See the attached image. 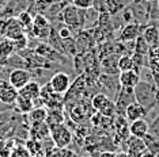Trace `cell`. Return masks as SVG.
I'll list each match as a JSON object with an SVG mask.
<instances>
[{"label":"cell","instance_id":"obj_1","mask_svg":"<svg viewBox=\"0 0 159 157\" xmlns=\"http://www.w3.org/2000/svg\"><path fill=\"white\" fill-rule=\"evenodd\" d=\"M135 98L136 102L140 103L147 112L150 108H152L155 104L159 103V91L155 83L140 80L135 87Z\"/></svg>","mask_w":159,"mask_h":157},{"label":"cell","instance_id":"obj_2","mask_svg":"<svg viewBox=\"0 0 159 157\" xmlns=\"http://www.w3.org/2000/svg\"><path fill=\"white\" fill-rule=\"evenodd\" d=\"M97 83L99 85L101 92L106 94L111 100H116L118 92L121 90V84L118 80V74H109V73H101Z\"/></svg>","mask_w":159,"mask_h":157},{"label":"cell","instance_id":"obj_3","mask_svg":"<svg viewBox=\"0 0 159 157\" xmlns=\"http://www.w3.org/2000/svg\"><path fill=\"white\" fill-rule=\"evenodd\" d=\"M50 138L59 148H68L74 140V134L64 123L50 127Z\"/></svg>","mask_w":159,"mask_h":157},{"label":"cell","instance_id":"obj_4","mask_svg":"<svg viewBox=\"0 0 159 157\" xmlns=\"http://www.w3.org/2000/svg\"><path fill=\"white\" fill-rule=\"evenodd\" d=\"M136 102L135 98V88L131 87H121L120 92H118L117 98L114 100L116 104V111H117V115L125 117V110L131 103Z\"/></svg>","mask_w":159,"mask_h":157},{"label":"cell","instance_id":"obj_5","mask_svg":"<svg viewBox=\"0 0 159 157\" xmlns=\"http://www.w3.org/2000/svg\"><path fill=\"white\" fill-rule=\"evenodd\" d=\"M75 42H76L78 54H84L87 52H91L97 46V42L93 37L91 30H84V28L75 35Z\"/></svg>","mask_w":159,"mask_h":157},{"label":"cell","instance_id":"obj_6","mask_svg":"<svg viewBox=\"0 0 159 157\" xmlns=\"http://www.w3.org/2000/svg\"><path fill=\"white\" fill-rule=\"evenodd\" d=\"M147 26V24H146ZM143 26V24L140 23H136V22H132V23H126L124 24L120 31L117 33V41L120 42H129V41H135V39L139 37V35H142L143 33V28L146 27Z\"/></svg>","mask_w":159,"mask_h":157},{"label":"cell","instance_id":"obj_7","mask_svg":"<svg viewBox=\"0 0 159 157\" xmlns=\"http://www.w3.org/2000/svg\"><path fill=\"white\" fill-rule=\"evenodd\" d=\"M52 90L60 95H64L71 87V76L66 72H56L49 80Z\"/></svg>","mask_w":159,"mask_h":157},{"label":"cell","instance_id":"obj_8","mask_svg":"<svg viewBox=\"0 0 159 157\" xmlns=\"http://www.w3.org/2000/svg\"><path fill=\"white\" fill-rule=\"evenodd\" d=\"M30 80H33L31 72L29 69H25V68H15V69H11V72L8 74V81L16 88V90H20L22 87H25Z\"/></svg>","mask_w":159,"mask_h":157},{"label":"cell","instance_id":"obj_9","mask_svg":"<svg viewBox=\"0 0 159 157\" xmlns=\"http://www.w3.org/2000/svg\"><path fill=\"white\" fill-rule=\"evenodd\" d=\"M18 96H19V91L8 80H0V102L8 106H14Z\"/></svg>","mask_w":159,"mask_h":157},{"label":"cell","instance_id":"obj_10","mask_svg":"<svg viewBox=\"0 0 159 157\" xmlns=\"http://www.w3.org/2000/svg\"><path fill=\"white\" fill-rule=\"evenodd\" d=\"M8 22V26H7V34H6V38L11 39V41H15V39H19L26 35V28L22 23L19 22L16 16L14 18H8L7 19Z\"/></svg>","mask_w":159,"mask_h":157},{"label":"cell","instance_id":"obj_11","mask_svg":"<svg viewBox=\"0 0 159 157\" xmlns=\"http://www.w3.org/2000/svg\"><path fill=\"white\" fill-rule=\"evenodd\" d=\"M120 57L121 54H118V53H111V54L102 58L99 61L101 72L109 73V74H120V69H118V60H120Z\"/></svg>","mask_w":159,"mask_h":157},{"label":"cell","instance_id":"obj_12","mask_svg":"<svg viewBox=\"0 0 159 157\" xmlns=\"http://www.w3.org/2000/svg\"><path fill=\"white\" fill-rule=\"evenodd\" d=\"M50 135V127L46 122H35L31 123L29 127V137L35 138V140H45Z\"/></svg>","mask_w":159,"mask_h":157},{"label":"cell","instance_id":"obj_13","mask_svg":"<svg viewBox=\"0 0 159 157\" xmlns=\"http://www.w3.org/2000/svg\"><path fill=\"white\" fill-rule=\"evenodd\" d=\"M143 38L147 41L150 46L159 45V26L155 22H150L143 28Z\"/></svg>","mask_w":159,"mask_h":157},{"label":"cell","instance_id":"obj_14","mask_svg":"<svg viewBox=\"0 0 159 157\" xmlns=\"http://www.w3.org/2000/svg\"><path fill=\"white\" fill-rule=\"evenodd\" d=\"M18 91H19L20 96H25V98H29V99H31V100H34V99L39 98V94H41V84L35 80H30L25 87H22Z\"/></svg>","mask_w":159,"mask_h":157},{"label":"cell","instance_id":"obj_15","mask_svg":"<svg viewBox=\"0 0 159 157\" xmlns=\"http://www.w3.org/2000/svg\"><path fill=\"white\" fill-rule=\"evenodd\" d=\"M146 117V108L137 102L131 103L125 110V118L129 122H133V121L142 119V118Z\"/></svg>","mask_w":159,"mask_h":157},{"label":"cell","instance_id":"obj_16","mask_svg":"<svg viewBox=\"0 0 159 157\" xmlns=\"http://www.w3.org/2000/svg\"><path fill=\"white\" fill-rule=\"evenodd\" d=\"M129 134L135 135V137L139 138H144V135L148 134V129H150V123L147 122L144 118L142 119L133 121V122H129Z\"/></svg>","mask_w":159,"mask_h":157},{"label":"cell","instance_id":"obj_17","mask_svg":"<svg viewBox=\"0 0 159 157\" xmlns=\"http://www.w3.org/2000/svg\"><path fill=\"white\" fill-rule=\"evenodd\" d=\"M15 46H14V42L8 38H3L0 41V64L2 65H6L8 58L11 57L14 53H15Z\"/></svg>","mask_w":159,"mask_h":157},{"label":"cell","instance_id":"obj_18","mask_svg":"<svg viewBox=\"0 0 159 157\" xmlns=\"http://www.w3.org/2000/svg\"><path fill=\"white\" fill-rule=\"evenodd\" d=\"M118 80H120L121 87H131L135 88L136 84L140 81V74L136 72V70H124L118 74Z\"/></svg>","mask_w":159,"mask_h":157},{"label":"cell","instance_id":"obj_19","mask_svg":"<svg viewBox=\"0 0 159 157\" xmlns=\"http://www.w3.org/2000/svg\"><path fill=\"white\" fill-rule=\"evenodd\" d=\"M113 100L107 96L106 94H103V92H98V94H95L91 98V107L93 110H95V111L101 112L102 110H105L107 106H110Z\"/></svg>","mask_w":159,"mask_h":157},{"label":"cell","instance_id":"obj_20","mask_svg":"<svg viewBox=\"0 0 159 157\" xmlns=\"http://www.w3.org/2000/svg\"><path fill=\"white\" fill-rule=\"evenodd\" d=\"M101 12H98L97 10L91 8L84 10V30H93L94 27L98 26V20H99Z\"/></svg>","mask_w":159,"mask_h":157},{"label":"cell","instance_id":"obj_21","mask_svg":"<svg viewBox=\"0 0 159 157\" xmlns=\"http://www.w3.org/2000/svg\"><path fill=\"white\" fill-rule=\"evenodd\" d=\"M14 107H15V110L19 114H22V115H27V114L34 108V102L31 100V99L25 98V96L19 95L16 98V102H15V104H14Z\"/></svg>","mask_w":159,"mask_h":157},{"label":"cell","instance_id":"obj_22","mask_svg":"<svg viewBox=\"0 0 159 157\" xmlns=\"http://www.w3.org/2000/svg\"><path fill=\"white\" fill-rule=\"evenodd\" d=\"M46 123L49 127L57 126V125L64 123V112L61 108H52L48 110V115H46Z\"/></svg>","mask_w":159,"mask_h":157},{"label":"cell","instance_id":"obj_23","mask_svg":"<svg viewBox=\"0 0 159 157\" xmlns=\"http://www.w3.org/2000/svg\"><path fill=\"white\" fill-rule=\"evenodd\" d=\"M46 115H48V108H46V107H34L26 117L31 125L35 122H45Z\"/></svg>","mask_w":159,"mask_h":157},{"label":"cell","instance_id":"obj_24","mask_svg":"<svg viewBox=\"0 0 159 157\" xmlns=\"http://www.w3.org/2000/svg\"><path fill=\"white\" fill-rule=\"evenodd\" d=\"M45 157H79L68 148H59V146H53V148L48 149L44 152Z\"/></svg>","mask_w":159,"mask_h":157},{"label":"cell","instance_id":"obj_25","mask_svg":"<svg viewBox=\"0 0 159 157\" xmlns=\"http://www.w3.org/2000/svg\"><path fill=\"white\" fill-rule=\"evenodd\" d=\"M25 146L27 148V151L30 152L31 157L37 156V155H44V149H42V141L35 140V138H27L25 141Z\"/></svg>","mask_w":159,"mask_h":157},{"label":"cell","instance_id":"obj_26","mask_svg":"<svg viewBox=\"0 0 159 157\" xmlns=\"http://www.w3.org/2000/svg\"><path fill=\"white\" fill-rule=\"evenodd\" d=\"M15 138H0V157H10L15 148Z\"/></svg>","mask_w":159,"mask_h":157},{"label":"cell","instance_id":"obj_27","mask_svg":"<svg viewBox=\"0 0 159 157\" xmlns=\"http://www.w3.org/2000/svg\"><path fill=\"white\" fill-rule=\"evenodd\" d=\"M106 2H107V12H109L111 16L120 14L122 10L128 6L126 0H106Z\"/></svg>","mask_w":159,"mask_h":157},{"label":"cell","instance_id":"obj_28","mask_svg":"<svg viewBox=\"0 0 159 157\" xmlns=\"http://www.w3.org/2000/svg\"><path fill=\"white\" fill-rule=\"evenodd\" d=\"M151 46L147 44V41L143 38V35H139L135 39V53H139V54L143 56H148V52H150Z\"/></svg>","mask_w":159,"mask_h":157},{"label":"cell","instance_id":"obj_29","mask_svg":"<svg viewBox=\"0 0 159 157\" xmlns=\"http://www.w3.org/2000/svg\"><path fill=\"white\" fill-rule=\"evenodd\" d=\"M133 58L132 54H121L120 60H118V69H120V73L124 72V70H131L133 69Z\"/></svg>","mask_w":159,"mask_h":157},{"label":"cell","instance_id":"obj_30","mask_svg":"<svg viewBox=\"0 0 159 157\" xmlns=\"http://www.w3.org/2000/svg\"><path fill=\"white\" fill-rule=\"evenodd\" d=\"M18 19H19V22L23 24L25 28H30L31 27V24H33V19H34V15L31 14L30 11H27V10H23L22 12H19L18 14Z\"/></svg>","mask_w":159,"mask_h":157},{"label":"cell","instance_id":"obj_31","mask_svg":"<svg viewBox=\"0 0 159 157\" xmlns=\"http://www.w3.org/2000/svg\"><path fill=\"white\" fill-rule=\"evenodd\" d=\"M10 157H31V155L25 145H15Z\"/></svg>","mask_w":159,"mask_h":157},{"label":"cell","instance_id":"obj_32","mask_svg":"<svg viewBox=\"0 0 159 157\" xmlns=\"http://www.w3.org/2000/svg\"><path fill=\"white\" fill-rule=\"evenodd\" d=\"M93 8L98 12H107V2L106 0H93Z\"/></svg>","mask_w":159,"mask_h":157},{"label":"cell","instance_id":"obj_33","mask_svg":"<svg viewBox=\"0 0 159 157\" xmlns=\"http://www.w3.org/2000/svg\"><path fill=\"white\" fill-rule=\"evenodd\" d=\"M72 4L80 10H87L93 7V0H72Z\"/></svg>","mask_w":159,"mask_h":157},{"label":"cell","instance_id":"obj_34","mask_svg":"<svg viewBox=\"0 0 159 157\" xmlns=\"http://www.w3.org/2000/svg\"><path fill=\"white\" fill-rule=\"evenodd\" d=\"M148 133L152 134L155 138H159V118H157L154 122L150 123V129H148Z\"/></svg>","mask_w":159,"mask_h":157},{"label":"cell","instance_id":"obj_35","mask_svg":"<svg viewBox=\"0 0 159 157\" xmlns=\"http://www.w3.org/2000/svg\"><path fill=\"white\" fill-rule=\"evenodd\" d=\"M7 26H8V22H7L6 18H0V37L2 38H6Z\"/></svg>","mask_w":159,"mask_h":157},{"label":"cell","instance_id":"obj_36","mask_svg":"<svg viewBox=\"0 0 159 157\" xmlns=\"http://www.w3.org/2000/svg\"><path fill=\"white\" fill-rule=\"evenodd\" d=\"M116 153L114 151H105V152H101L98 157H116Z\"/></svg>","mask_w":159,"mask_h":157},{"label":"cell","instance_id":"obj_37","mask_svg":"<svg viewBox=\"0 0 159 157\" xmlns=\"http://www.w3.org/2000/svg\"><path fill=\"white\" fill-rule=\"evenodd\" d=\"M152 76H154V83H155V85H157V88L159 91V72H157V70H152Z\"/></svg>","mask_w":159,"mask_h":157},{"label":"cell","instance_id":"obj_38","mask_svg":"<svg viewBox=\"0 0 159 157\" xmlns=\"http://www.w3.org/2000/svg\"><path fill=\"white\" fill-rule=\"evenodd\" d=\"M140 157H157V156H155L151 151H148V149H146V151H144V152L142 153V156H140Z\"/></svg>","mask_w":159,"mask_h":157},{"label":"cell","instance_id":"obj_39","mask_svg":"<svg viewBox=\"0 0 159 157\" xmlns=\"http://www.w3.org/2000/svg\"><path fill=\"white\" fill-rule=\"evenodd\" d=\"M6 4H7V0H0V12L3 11V8L6 7Z\"/></svg>","mask_w":159,"mask_h":157},{"label":"cell","instance_id":"obj_40","mask_svg":"<svg viewBox=\"0 0 159 157\" xmlns=\"http://www.w3.org/2000/svg\"><path fill=\"white\" fill-rule=\"evenodd\" d=\"M116 157H128V155H126L125 152H121V153H117V155H116Z\"/></svg>","mask_w":159,"mask_h":157},{"label":"cell","instance_id":"obj_41","mask_svg":"<svg viewBox=\"0 0 159 157\" xmlns=\"http://www.w3.org/2000/svg\"><path fill=\"white\" fill-rule=\"evenodd\" d=\"M126 2H128V4H131V3L133 2V0H126Z\"/></svg>","mask_w":159,"mask_h":157},{"label":"cell","instance_id":"obj_42","mask_svg":"<svg viewBox=\"0 0 159 157\" xmlns=\"http://www.w3.org/2000/svg\"><path fill=\"white\" fill-rule=\"evenodd\" d=\"M155 156H157V157H159V152H158V153H157V155H155Z\"/></svg>","mask_w":159,"mask_h":157},{"label":"cell","instance_id":"obj_43","mask_svg":"<svg viewBox=\"0 0 159 157\" xmlns=\"http://www.w3.org/2000/svg\"><path fill=\"white\" fill-rule=\"evenodd\" d=\"M147 2H155V0H147Z\"/></svg>","mask_w":159,"mask_h":157},{"label":"cell","instance_id":"obj_44","mask_svg":"<svg viewBox=\"0 0 159 157\" xmlns=\"http://www.w3.org/2000/svg\"><path fill=\"white\" fill-rule=\"evenodd\" d=\"M2 39H3V38H2V37H0V41H2Z\"/></svg>","mask_w":159,"mask_h":157},{"label":"cell","instance_id":"obj_45","mask_svg":"<svg viewBox=\"0 0 159 157\" xmlns=\"http://www.w3.org/2000/svg\"><path fill=\"white\" fill-rule=\"evenodd\" d=\"M158 2H159V0H158Z\"/></svg>","mask_w":159,"mask_h":157}]
</instances>
